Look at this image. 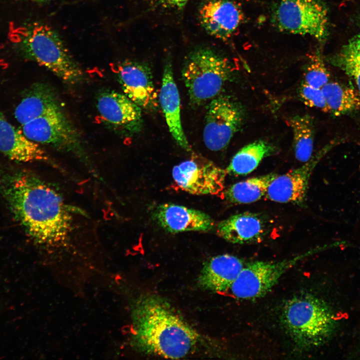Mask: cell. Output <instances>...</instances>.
Masks as SVG:
<instances>
[{
  "label": "cell",
  "mask_w": 360,
  "mask_h": 360,
  "mask_svg": "<svg viewBox=\"0 0 360 360\" xmlns=\"http://www.w3.org/2000/svg\"><path fill=\"white\" fill-rule=\"evenodd\" d=\"M2 183L12 212L33 240L48 246L64 244L72 228V210L56 190L26 172L7 176Z\"/></svg>",
  "instance_id": "6da1fadb"
},
{
  "label": "cell",
  "mask_w": 360,
  "mask_h": 360,
  "mask_svg": "<svg viewBox=\"0 0 360 360\" xmlns=\"http://www.w3.org/2000/svg\"><path fill=\"white\" fill-rule=\"evenodd\" d=\"M132 320L134 342L144 354L180 358L199 340L198 334L157 296L140 297L134 306Z\"/></svg>",
  "instance_id": "7a4b0ae2"
},
{
  "label": "cell",
  "mask_w": 360,
  "mask_h": 360,
  "mask_svg": "<svg viewBox=\"0 0 360 360\" xmlns=\"http://www.w3.org/2000/svg\"><path fill=\"white\" fill-rule=\"evenodd\" d=\"M10 36L23 56L46 68L64 82L76 84L84 80L82 68L60 34L50 26L32 22L12 30Z\"/></svg>",
  "instance_id": "3957f363"
},
{
  "label": "cell",
  "mask_w": 360,
  "mask_h": 360,
  "mask_svg": "<svg viewBox=\"0 0 360 360\" xmlns=\"http://www.w3.org/2000/svg\"><path fill=\"white\" fill-rule=\"evenodd\" d=\"M282 320L292 342L302 350L324 343L335 325L334 316L328 306L311 295L289 300L282 310Z\"/></svg>",
  "instance_id": "277c9868"
},
{
  "label": "cell",
  "mask_w": 360,
  "mask_h": 360,
  "mask_svg": "<svg viewBox=\"0 0 360 360\" xmlns=\"http://www.w3.org/2000/svg\"><path fill=\"white\" fill-rule=\"evenodd\" d=\"M232 72L228 60L213 50L200 48L192 51L182 70L190 102L200 106L217 96Z\"/></svg>",
  "instance_id": "5b68a950"
},
{
  "label": "cell",
  "mask_w": 360,
  "mask_h": 360,
  "mask_svg": "<svg viewBox=\"0 0 360 360\" xmlns=\"http://www.w3.org/2000/svg\"><path fill=\"white\" fill-rule=\"evenodd\" d=\"M272 20L282 32L309 36L320 42L328 35V10L321 0H281L273 12Z\"/></svg>",
  "instance_id": "8992f818"
},
{
  "label": "cell",
  "mask_w": 360,
  "mask_h": 360,
  "mask_svg": "<svg viewBox=\"0 0 360 360\" xmlns=\"http://www.w3.org/2000/svg\"><path fill=\"white\" fill-rule=\"evenodd\" d=\"M22 128L24 134L32 141L86 158L81 136L64 109L34 119Z\"/></svg>",
  "instance_id": "52a82bcc"
},
{
  "label": "cell",
  "mask_w": 360,
  "mask_h": 360,
  "mask_svg": "<svg viewBox=\"0 0 360 360\" xmlns=\"http://www.w3.org/2000/svg\"><path fill=\"white\" fill-rule=\"evenodd\" d=\"M308 251L279 261H254L246 263L230 290L236 298L244 300L260 298L268 294L287 271L312 254Z\"/></svg>",
  "instance_id": "ba28073f"
},
{
  "label": "cell",
  "mask_w": 360,
  "mask_h": 360,
  "mask_svg": "<svg viewBox=\"0 0 360 360\" xmlns=\"http://www.w3.org/2000/svg\"><path fill=\"white\" fill-rule=\"evenodd\" d=\"M244 112L240 106L227 96L212 99L207 108L203 138L206 148L218 151L226 147L242 126Z\"/></svg>",
  "instance_id": "9c48e42d"
},
{
  "label": "cell",
  "mask_w": 360,
  "mask_h": 360,
  "mask_svg": "<svg viewBox=\"0 0 360 360\" xmlns=\"http://www.w3.org/2000/svg\"><path fill=\"white\" fill-rule=\"evenodd\" d=\"M173 179L182 190L196 195H217L224 188L227 172L212 162L198 156L174 166Z\"/></svg>",
  "instance_id": "30bf717a"
},
{
  "label": "cell",
  "mask_w": 360,
  "mask_h": 360,
  "mask_svg": "<svg viewBox=\"0 0 360 360\" xmlns=\"http://www.w3.org/2000/svg\"><path fill=\"white\" fill-rule=\"evenodd\" d=\"M96 108L102 122L116 133L130 136L140 132L142 108L124 94L106 90L96 97Z\"/></svg>",
  "instance_id": "8fae6325"
},
{
  "label": "cell",
  "mask_w": 360,
  "mask_h": 360,
  "mask_svg": "<svg viewBox=\"0 0 360 360\" xmlns=\"http://www.w3.org/2000/svg\"><path fill=\"white\" fill-rule=\"evenodd\" d=\"M114 72L127 97L141 108H156L158 94L150 70L147 64L126 60L117 64Z\"/></svg>",
  "instance_id": "7c38bea8"
},
{
  "label": "cell",
  "mask_w": 360,
  "mask_h": 360,
  "mask_svg": "<svg viewBox=\"0 0 360 360\" xmlns=\"http://www.w3.org/2000/svg\"><path fill=\"white\" fill-rule=\"evenodd\" d=\"M198 17L208 34L222 40L228 39L243 18L241 9L232 0H206L199 8Z\"/></svg>",
  "instance_id": "4fadbf2b"
},
{
  "label": "cell",
  "mask_w": 360,
  "mask_h": 360,
  "mask_svg": "<svg viewBox=\"0 0 360 360\" xmlns=\"http://www.w3.org/2000/svg\"><path fill=\"white\" fill-rule=\"evenodd\" d=\"M152 216L161 228L170 233L208 232L214 226V220L208 214L174 204L158 206Z\"/></svg>",
  "instance_id": "5bb4252c"
},
{
  "label": "cell",
  "mask_w": 360,
  "mask_h": 360,
  "mask_svg": "<svg viewBox=\"0 0 360 360\" xmlns=\"http://www.w3.org/2000/svg\"><path fill=\"white\" fill-rule=\"evenodd\" d=\"M318 160V156L312 157L300 167L278 175L270 184L266 198L280 203L303 204L310 176Z\"/></svg>",
  "instance_id": "9a60e30c"
},
{
  "label": "cell",
  "mask_w": 360,
  "mask_h": 360,
  "mask_svg": "<svg viewBox=\"0 0 360 360\" xmlns=\"http://www.w3.org/2000/svg\"><path fill=\"white\" fill-rule=\"evenodd\" d=\"M0 152L20 162H45L48 157L40 144L28 139L0 112Z\"/></svg>",
  "instance_id": "2e32d148"
},
{
  "label": "cell",
  "mask_w": 360,
  "mask_h": 360,
  "mask_svg": "<svg viewBox=\"0 0 360 360\" xmlns=\"http://www.w3.org/2000/svg\"><path fill=\"white\" fill-rule=\"evenodd\" d=\"M55 90L49 84L38 82L26 89L16 106L14 116L22 126L56 110H63Z\"/></svg>",
  "instance_id": "e0dca14e"
},
{
  "label": "cell",
  "mask_w": 360,
  "mask_h": 360,
  "mask_svg": "<svg viewBox=\"0 0 360 360\" xmlns=\"http://www.w3.org/2000/svg\"><path fill=\"white\" fill-rule=\"evenodd\" d=\"M159 101L172 136L182 148L191 152L182 125L180 97L174 78L172 63L168 59L164 66Z\"/></svg>",
  "instance_id": "ac0fdd59"
},
{
  "label": "cell",
  "mask_w": 360,
  "mask_h": 360,
  "mask_svg": "<svg viewBox=\"0 0 360 360\" xmlns=\"http://www.w3.org/2000/svg\"><path fill=\"white\" fill-rule=\"evenodd\" d=\"M246 263L239 258L223 254L212 258L204 265L198 278L202 288L214 292L230 289Z\"/></svg>",
  "instance_id": "d6986e66"
},
{
  "label": "cell",
  "mask_w": 360,
  "mask_h": 360,
  "mask_svg": "<svg viewBox=\"0 0 360 360\" xmlns=\"http://www.w3.org/2000/svg\"><path fill=\"white\" fill-rule=\"evenodd\" d=\"M264 232L265 224L262 218L257 214L250 212L232 215L216 226L217 234L232 244L260 242Z\"/></svg>",
  "instance_id": "ffe728a7"
},
{
  "label": "cell",
  "mask_w": 360,
  "mask_h": 360,
  "mask_svg": "<svg viewBox=\"0 0 360 360\" xmlns=\"http://www.w3.org/2000/svg\"><path fill=\"white\" fill-rule=\"evenodd\" d=\"M276 147L263 140L251 142L240 148L226 168L227 174L246 175L253 172L264 158L276 152Z\"/></svg>",
  "instance_id": "44dd1931"
},
{
  "label": "cell",
  "mask_w": 360,
  "mask_h": 360,
  "mask_svg": "<svg viewBox=\"0 0 360 360\" xmlns=\"http://www.w3.org/2000/svg\"><path fill=\"white\" fill-rule=\"evenodd\" d=\"M321 90L328 112L341 116L360 109V94L354 88L336 82H328Z\"/></svg>",
  "instance_id": "7402d4cb"
},
{
  "label": "cell",
  "mask_w": 360,
  "mask_h": 360,
  "mask_svg": "<svg viewBox=\"0 0 360 360\" xmlns=\"http://www.w3.org/2000/svg\"><path fill=\"white\" fill-rule=\"evenodd\" d=\"M278 175L270 173L239 182L229 187L224 196L228 202L234 204L256 202L265 196L270 184Z\"/></svg>",
  "instance_id": "603a6c76"
},
{
  "label": "cell",
  "mask_w": 360,
  "mask_h": 360,
  "mask_svg": "<svg viewBox=\"0 0 360 360\" xmlns=\"http://www.w3.org/2000/svg\"><path fill=\"white\" fill-rule=\"evenodd\" d=\"M358 30L340 50L325 60L343 71L355 84L360 94V16Z\"/></svg>",
  "instance_id": "cb8c5ba5"
},
{
  "label": "cell",
  "mask_w": 360,
  "mask_h": 360,
  "mask_svg": "<svg viewBox=\"0 0 360 360\" xmlns=\"http://www.w3.org/2000/svg\"><path fill=\"white\" fill-rule=\"evenodd\" d=\"M287 124L293 134V148L296 159L306 162L312 157L314 138V126L312 117L308 114L289 118Z\"/></svg>",
  "instance_id": "d4e9b609"
},
{
  "label": "cell",
  "mask_w": 360,
  "mask_h": 360,
  "mask_svg": "<svg viewBox=\"0 0 360 360\" xmlns=\"http://www.w3.org/2000/svg\"><path fill=\"white\" fill-rule=\"evenodd\" d=\"M330 74L318 50L310 54L305 66L304 82L316 88H321L329 82Z\"/></svg>",
  "instance_id": "484cf974"
},
{
  "label": "cell",
  "mask_w": 360,
  "mask_h": 360,
  "mask_svg": "<svg viewBox=\"0 0 360 360\" xmlns=\"http://www.w3.org/2000/svg\"><path fill=\"white\" fill-rule=\"evenodd\" d=\"M300 100L306 106L328 112V109L321 88H314L303 82L298 90Z\"/></svg>",
  "instance_id": "4316f807"
},
{
  "label": "cell",
  "mask_w": 360,
  "mask_h": 360,
  "mask_svg": "<svg viewBox=\"0 0 360 360\" xmlns=\"http://www.w3.org/2000/svg\"><path fill=\"white\" fill-rule=\"evenodd\" d=\"M156 6L164 8H183L190 0H144Z\"/></svg>",
  "instance_id": "83f0119b"
},
{
  "label": "cell",
  "mask_w": 360,
  "mask_h": 360,
  "mask_svg": "<svg viewBox=\"0 0 360 360\" xmlns=\"http://www.w3.org/2000/svg\"><path fill=\"white\" fill-rule=\"evenodd\" d=\"M26 0L30 1L32 2H36V3H46V2H50L54 0Z\"/></svg>",
  "instance_id": "f1b7e54d"
}]
</instances>
